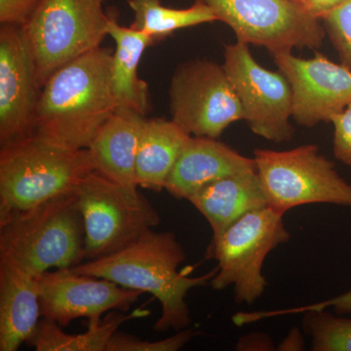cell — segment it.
I'll use <instances>...</instances> for the list:
<instances>
[{"mask_svg": "<svg viewBox=\"0 0 351 351\" xmlns=\"http://www.w3.org/2000/svg\"><path fill=\"white\" fill-rule=\"evenodd\" d=\"M84 219L75 191L0 221V262L38 276L84 261Z\"/></svg>", "mask_w": 351, "mask_h": 351, "instance_id": "obj_3", "label": "cell"}, {"mask_svg": "<svg viewBox=\"0 0 351 351\" xmlns=\"http://www.w3.org/2000/svg\"><path fill=\"white\" fill-rule=\"evenodd\" d=\"M108 36L115 43L112 59V85L119 108H129L145 115L149 107V88L138 73L145 49L152 45L145 32L124 27L110 16Z\"/></svg>", "mask_w": 351, "mask_h": 351, "instance_id": "obj_19", "label": "cell"}, {"mask_svg": "<svg viewBox=\"0 0 351 351\" xmlns=\"http://www.w3.org/2000/svg\"><path fill=\"white\" fill-rule=\"evenodd\" d=\"M43 87L24 27H0V145L34 135Z\"/></svg>", "mask_w": 351, "mask_h": 351, "instance_id": "obj_14", "label": "cell"}, {"mask_svg": "<svg viewBox=\"0 0 351 351\" xmlns=\"http://www.w3.org/2000/svg\"><path fill=\"white\" fill-rule=\"evenodd\" d=\"M207 219L213 239L245 215L269 206L257 170L226 176L206 184L188 200Z\"/></svg>", "mask_w": 351, "mask_h": 351, "instance_id": "obj_16", "label": "cell"}, {"mask_svg": "<svg viewBox=\"0 0 351 351\" xmlns=\"http://www.w3.org/2000/svg\"><path fill=\"white\" fill-rule=\"evenodd\" d=\"M101 0H43L24 31L41 87L64 66L101 47L110 16Z\"/></svg>", "mask_w": 351, "mask_h": 351, "instance_id": "obj_8", "label": "cell"}, {"mask_svg": "<svg viewBox=\"0 0 351 351\" xmlns=\"http://www.w3.org/2000/svg\"><path fill=\"white\" fill-rule=\"evenodd\" d=\"M304 331L311 339L314 351H351V319L322 311H307Z\"/></svg>", "mask_w": 351, "mask_h": 351, "instance_id": "obj_23", "label": "cell"}, {"mask_svg": "<svg viewBox=\"0 0 351 351\" xmlns=\"http://www.w3.org/2000/svg\"><path fill=\"white\" fill-rule=\"evenodd\" d=\"M36 277L41 316L62 328L77 318L100 320L108 311H127L142 294L108 279L77 274L71 267Z\"/></svg>", "mask_w": 351, "mask_h": 351, "instance_id": "obj_13", "label": "cell"}, {"mask_svg": "<svg viewBox=\"0 0 351 351\" xmlns=\"http://www.w3.org/2000/svg\"><path fill=\"white\" fill-rule=\"evenodd\" d=\"M304 348V341L302 339L301 332L298 329L290 332V334L284 339L281 345L279 346V350H302Z\"/></svg>", "mask_w": 351, "mask_h": 351, "instance_id": "obj_30", "label": "cell"}, {"mask_svg": "<svg viewBox=\"0 0 351 351\" xmlns=\"http://www.w3.org/2000/svg\"><path fill=\"white\" fill-rule=\"evenodd\" d=\"M101 2H104V1H105V0H101Z\"/></svg>", "mask_w": 351, "mask_h": 351, "instance_id": "obj_32", "label": "cell"}, {"mask_svg": "<svg viewBox=\"0 0 351 351\" xmlns=\"http://www.w3.org/2000/svg\"><path fill=\"white\" fill-rule=\"evenodd\" d=\"M274 345L267 335L262 332L245 336L239 341L237 350H274Z\"/></svg>", "mask_w": 351, "mask_h": 351, "instance_id": "obj_28", "label": "cell"}, {"mask_svg": "<svg viewBox=\"0 0 351 351\" xmlns=\"http://www.w3.org/2000/svg\"><path fill=\"white\" fill-rule=\"evenodd\" d=\"M343 0H311L308 11L320 19L325 13L339 5Z\"/></svg>", "mask_w": 351, "mask_h": 351, "instance_id": "obj_29", "label": "cell"}, {"mask_svg": "<svg viewBox=\"0 0 351 351\" xmlns=\"http://www.w3.org/2000/svg\"><path fill=\"white\" fill-rule=\"evenodd\" d=\"M256 169L254 158L218 138L189 136L182 145L165 189L177 199L189 200L201 188L226 176Z\"/></svg>", "mask_w": 351, "mask_h": 351, "instance_id": "obj_15", "label": "cell"}, {"mask_svg": "<svg viewBox=\"0 0 351 351\" xmlns=\"http://www.w3.org/2000/svg\"><path fill=\"white\" fill-rule=\"evenodd\" d=\"M149 314L140 308L130 314L113 311L104 320L89 321L87 331L78 335L66 334L57 323L43 318L27 343L36 351H107L110 339L123 323Z\"/></svg>", "mask_w": 351, "mask_h": 351, "instance_id": "obj_21", "label": "cell"}, {"mask_svg": "<svg viewBox=\"0 0 351 351\" xmlns=\"http://www.w3.org/2000/svg\"><path fill=\"white\" fill-rule=\"evenodd\" d=\"M145 115L119 108L88 147L95 171L127 186H138L136 160Z\"/></svg>", "mask_w": 351, "mask_h": 351, "instance_id": "obj_18", "label": "cell"}, {"mask_svg": "<svg viewBox=\"0 0 351 351\" xmlns=\"http://www.w3.org/2000/svg\"><path fill=\"white\" fill-rule=\"evenodd\" d=\"M93 171L87 149H68L36 134L1 145L0 221L73 193Z\"/></svg>", "mask_w": 351, "mask_h": 351, "instance_id": "obj_4", "label": "cell"}, {"mask_svg": "<svg viewBox=\"0 0 351 351\" xmlns=\"http://www.w3.org/2000/svg\"><path fill=\"white\" fill-rule=\"evenodd\" d=\"M43 0H0V24L24 27Z\"/></svg>", "mask_w": 351, "mask_h": 351, "instance_id": "obj_27", "label": "cell"}, {"mask_svg": "<svg viewBox=\"0 0 351 351\" xmlns=\"http://www.w3.org/2000/svg\"><path fill=\"white\" fill-rule=\"evenodd\" d=\"M186 258V251L174 233L149 230L125 248L106 257L84 261L71 269L154 295L161 306L154 330L179 332L191 323L186 302L189 291L211 283L218 271L216 267L204 276L189 277L186 272L179 271Z\"/></svg>", "mask_w": 351, "mask_h": 351, "instance_id": "obj_2", "label": "cell"}, {"mask_svg": "<svg viewBox=\"0 0 351 351\" xmlns=\"http://www.w3.org/2000/svg\"><path fill=\"white\" fill-rule=\"evenodd\" d=\"M253 158L267 204L279 213L313 203L351 208V184L318 145L282 152L257 149Z\"/></svg>", "mask_w": 351, "mask_h": 351, "instance_id": "obj_7", "label": "cell"}, {"mask_svg": "<svg viewBox=\"0 0 351 351\" xmlns=\"http://www.w3.org/2000/svg\"><path fill=\"white\" fill-rule=\"evenodd\" d=\"M320 20L339 62L351 69V0H343Z\"/></svg>", "mask_w": 351, "mask_h": 351, "instance_id": "obj_24", "label": "cell"}, {"mask_svg": "<svg viewBox=\"0 0 351 351\" xmlns=\"http://www.w3.org/2000/svg\"><path fill=\"white\" fill-rule=\"evenodd\" d=\"M112 51L96 48L57 71L43 85L34 134L85 149L119 108L112 85Z\"/></svg>", "mask_w": 351, "mask_h": 351, "instance_id": "obj_1", "label": "cell"}, {"mask_svg": "<svg viewBox=\"0 0 351 351\" xmlns=\"http://www.w3.org/2000/svg\"><path fill=\"white\" fill-rule=\"evenodd\" d=\"M293 1H295V3H298L299 5L304 7V8H306V10H308L311 0H293Z\"/></svg>", "mask_w": 351, "mask_h": 351, "instance_id": "obj_31", "label": "cell"}, {"mask_svg": "<svg viewBox=\"0 0 351 351\" xmlns=\"http://www.w3.org/2000/svg\"><path fill=\"white\" fill-rule=\"evenodd\" d=\"M75 193L84 219V261L121 250L160 225V215L138 186L120 184L98 171L88 174Z\"/></svg>", "mask_w": 351, "mask_h": 351, "instance_id": "obj_5", "label": "cell"}, {"mask_svg": "<svg viewBox=\"0 0 351 351\" xmlns=\"http://www.w3.org/2000/svg\"><path fill=\"white\" fill-rule=\"evenodd\" d=\"M40 313L36 277L0 262V350L16 351L38 326Z\"/></svg>", "mask_w": 351, "mask_h": 351, "instance_id": "obj_17", "label": "cell"}, {"mask_svg": "<svg viewBox=\"0 0 351 351\" xmlns=\"http://www.w3.org/2000/svg\"><path fill=\"white\" fill-rule=\"evenodd\" d=\"M272 57L292 88L293 119L299 125L313 128L331 122L335 115L351 106L348 66L334 63L318 52L311 59H302L292 52Z\"/></svg>", "mask_w": 351, "mask_h": 351, "instance_id": "obj_12", "label": "cell"}, {"mask_svg": "<svg viewBox=\"0 0 351 351\" xmlns=\"http://www.w3.org/2000/svg\"><path fill=\"white\" fill-rule=\"evenodd\" d=\"M189 136L172 119H145L136 160L138 186L156 193L165 189L171 170Z\"/></svg>", "mask_w": 351, "mask_h": 351, "instance_id": "obj_20", "label": "cell"}, {"mask_svg": "<svg viewBox=\"0 0 351 351\" xmlns=\"http://www.w3.org/2000/svg\"><path fill=\"white\" fill-rule=\"evenodd\" d=\"M283 216L269 206L255 210L212 239L206 258L218 262L210 283L214 290L232 286L237 304H253L262 297L267 286L263 274L265 258L291 239Z\"/></svg>", "mask_w": 351, "mask_h": 351, "instance_id": "obj_6", "label": "cell"}, {"mask_svg": "<svg viewBox=\"0 0 351 351\" xmlns=\"http://www.w3.org/2000/svg\"><path fill=\"white\" fill-rule=\"evenodd\" d=\"M331 123L334 126V156L351 170V106L335 115Z\"/></svg>", "mask_w": 351, "mask_h": 351, "instance_id": "obj_26", "label": "cell"}, {"mask_svg": "<svg viewBox=\"0 0 351 351\" xmlns=\"http://www.w3.org/2000/svg\"><path fill=\"white\" fill-rule=\"evenodd\" d=\"M223 66L251 131L274 143L292 140L293 93L285 75L261 66L248 44L240 41L226 45Z\"/></svg>", "mask_w": 351, "mask_h": 351, "instance_id": "obj_11", "label": "cell"}, {"mask_svg": "<svg viewBox=\"0 0 351 351\" xmlns=\"http://www.w3.org/2000/svg\"><path fill=\"white\" fill-rule=\"evenodd\" d=\"M127 3L134 13L130 27L145 32L154 44L179 29L217 21L211 9L198 1L184 9L164 6L161 0H127Z\"/></svg>", "mask_w": 351, "mask_h": 351, "instance_id": "obj_22", "label": "cell"}, {"mask_svg": "<svg viewBox=\"0 0 351 351\" xmlns=\"http://www.w3.org/2000/svg\"><path fill=\"white\" fill-rule=\"evenodd\" d=\"M195 335L193 329L186 328L169 338L151 341L117 331L110 339L107 351H178L182 350Z\"/></svg>", "mask_w": 351, "mask_h": 351, "instance_id": "obj_25", "label": "cell"}, {"mask_svg": "<svg viewBox=\"0 0 351 351\" xmlns=\"http://www.w3.org/2000/svg\"><path fill=\"white\" fill-rule=\"evenodd\" d=\"M172 120L195 137L219 138L243 108L223 64L193 60L176 69L169 86Z\"/></svg>", "mask_w": 351, "mask_h": 351, "instance_id": "obj_10", "label": "cell"}, {"mask_svg": "<svg viewBox=\"0 0 351 351\" xmlns=\"http://www.w3.org/2000/svg\"><path fill=\"white\" fill-rule=\"evenodd\" d=\"M211 9L237 41L257 45L272 56L295 48L318 49L326 31L322 22L293 0H195Z\"/></svg>", "mask_w": 351, "mask_h": 351, "instance_id": "obj_9", "label": "cell"}]
</instances>
